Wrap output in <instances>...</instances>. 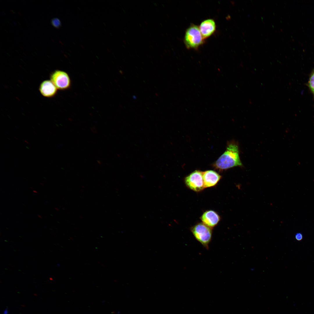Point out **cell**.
<instances>
[{"label":"cell","mask_w":314,"mask_h":314,"mask_svg":"<svg viewBox=\"0 0 314 314\" xmlns=\"http://www.w3.org/2000/svg\"><path fill=\"white\" fill-rule=\"evenodd\" d=\"M213 166L216 169L221 170L242 166L237 144L232 142L229 143L225 151L214 163Z\"/></svg>","instance_id":"cell-1"},{"label":"cell","mask_w":314,"mask_h":314,"mask_svg":"<svg viewBox=\"0 0 314 314\" xmlns=\"http://www.w3.org/2000/svg\"><path fill=\"white\" fill-rule=\"evenodd\" d=\"M191 231L195 239L206 249L212 237V228L203 223H199L191 228Z\"/></svg>","instance_id":"cell-2"},{"label":"cell","mask_w":314,"mask_h":314,"mask_svg":"<svg viewBox=\"0 0 314 314\" xmlns=\"http://www.w3.org/2000/svg\"><path fill=\"white\" fill-rule=\"evenodd\" d=\"M204 39L199 28L192 24L187 29L184 41L188 48L197 49L203 43Z\"/></svg>","instance_id":"cell-3"},{"label":"cell","mask_w":314,"mask_h":314,"mask_svg":"<svg viewBox=\"0 0 314 314\" xmlns=\"http://www.w3.org/2000/svg\"><path fill=\"white\" fill-rule=\"evenodd\" d=\"M50 80L58 89L64 90L69 88L71 81L69 75L63 71L56 70L50 75Z\"/></svg>","instance_id":"cell-4"},{"label":"cell","mask_w":314,"mask_h":314,"mask_svg":"<svg viewBox=\"0 0 314 314\" xmlns=\"http://www.w3.org/2000/svg\"><path fill=\"white\" fill-rule=\"evenodd\" d=\"M186 185L195 192H199L204 188L202 172L196 170L187 176L185 179Z\"/></svg>","instance_id":"cell-5"},{"label":"cell","mask_w":314,"mask_h":314,"mask_svg":"<svg viewBox=\"0 0 314 314\" xmlns=\"http://www.w3.org/2000/svg\"><path fill=\"white\" fill-rule=\"evenodd\" d=\"M39 91L43 96L52 98L55 96L57 92V88L50 80H45L40 84Z\"/></svg>","instance_id":"cell-6"},{"label":"cell","mask_w":314,"mask_h":314,"mask_svg":"<svg viewBox=\"0 0 314 314\" xmlns=\"http://www.w3.org/2000/svg\"><path fill=\"white\" fill-rule=\"evenodd\" d=\"M200 219L203 224L212 228L217 224L220 217L216 212L210 210L204 212Z\"/></svg>","instance_id":"cell-7"},{"label":"cell","mask_w":314,"mask_h":314,"mask_svg":"<svg viewBox=\"0 0 314 314\" xmlns=\"http://www.w3.org/2000/svg\"><path fill=\"white\" fill-rule=\"evenodd\" d=\"M202 174L204 188L215 185L221 177L217 173L212 170L202 172Z\"/></svg>","instance_id":"cell-8"},{"label":"cell","mask_w":314,"mask_h":314,"mask_svg":"<svg viewBox=\"0 0 314 314\" xmlns=\"http://www.w3.org/2000/svg\"><path fill=\"white\" fill-rule=\"evenodd\" d=\"M216 25L215 21L211 19H208L203 21L201 24L199 29L204 38L211 35L215 32Z\"/></svg>","instance_id":"cell-9"},{"label":"cell","mask_w":314,"mask_h":314,"mask_svg":"<svg viewBox=\"0 0 314 314\" xmlns=\"http://www.w3.org/2000/svg\"><path fill=\"white\" fill-rule=\"evenodd\" d=\"M52 26L56 28H60L61 26V23L60 20L57 18H54L51 20Z\"/></svg>","instance_id":"cell-10"},{"label":"cell","mask_w":314,"mask_h":314,"mask_svg":"<svg viewBox=\"0 0 314 314\" xmlns=\"http://www.w3.org/2000/svg\"><path fill=\"white\" fill-rule=\"evenodd\" d=\"M308 85L310 88L314 95V70L310 78Z\"/></svg>","instance_id":"cell-11"},{"label":"cell","mask_w":314,"mask_h":314,"mask_svg":"<svg viewBox=\"0 0 314 314\" xmlns=\"http://www.w3.org/2000/svg\"><path fill=\"white\" fill-rule=\"evenodd\" d=\"M295 239L298 241H300L303 239V235L300 233H297L295 235Z\"/></svg>","instance_id":"cell-12"},{"label":"cell","mask_w":314,"mask_h":314,"mask_svg":"<svg viewBox=\"0 0 314 314\" xmlns=\"http://www.w3.org/2000/svg\"><path fill=\"white\" fill-rule=\"evenodd\" d=\"M250 270H251V271H254V268H251V269H250Z\"/></svg>","instance_id":"cell-13"}]
</instances>
